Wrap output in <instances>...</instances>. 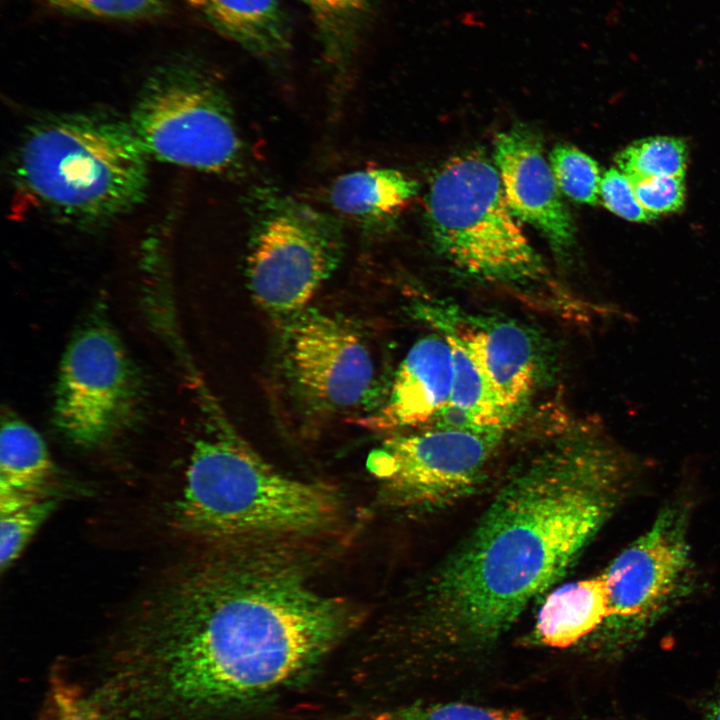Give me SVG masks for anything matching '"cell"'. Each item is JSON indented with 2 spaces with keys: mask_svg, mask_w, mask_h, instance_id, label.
<instances>
[{
  "mask_svg": "<svg viewBox=\"0 0 720 720\" xmlns=\"http://www.w3.org/2000/svg\"><path fill=\"white\" fill-rule=\"evenodd\" d=\"M277 543L208 547L137 612L96 682L107 720H218L303 679L355 623Z\"/></svg>",
  "mask_w": 720,
  "mask_h": 720,
  "instance_id": "obj_1",
  "label": "cell"
},
{
  "mask_svg": "<svg viewBox=\"0 0 720 720\" xmlns=\"http://www.w3.org/2000/svg\"><path fill=\"white\" fill-rule=\"evenodd\" d=\"M606 449L572 431L520 465L426 589L419 635L432 656L487 650L556 582L606 520Z\"/></svg>",
  "mask_w": 720,
  "mask_h": 720,
  "instance_id": "obj_2",
  "label": "cell"
},
{
  "mask_svg": "<svg viewBox=\"0 0 720 720\" xmlns=\"http://www.w3.org/2000/svg\"><path fill=\"white\" fill-rule=\"evenodd\" d=\"M341 512L334 491L279 472L224 432L194 443L174 522L182 535L218 547L319 535Z\"/></svg>",
  "mask_w": 720,
  "mask_h": 720,
  "instance_id": "obj_3",
  "label": "cell"
},
{
  "mask_svg": "<svg viewBox=\"0 0 720 720\" xmlns=\"http://www.w3.org/2000/svg\"><path fill=\"white\" fill-rule=\"evenodd\" d=\"M147 158L130 122L101 113L64 114L27 131L17 152L16 177L50 212L97 221L143 198Z\"/></svg>",
  "mask_w": 720,
  "mask_h": 720,
  "instance_id": "obj_4",
  "label": "cell"
},
{
  "mask_svg": "<svg viewBox=\"0 0 720 720\" xmlns=\"http://www.w3.org/2000/svg\"><path fill=\"white\" fill-rule=\"evenodd\" d=\"M426 218L436 248L461 272L529 287L547 270L504 196L494 163L480 151L455 155L435 172Z\"/></svg>",
  "mask_w": 720,
  "mask_h": 720,
  "instance_id": "obj_5",
  "label": "cell"
},
{
  "mask_svg": "<svg viewBox=\"0 0 720 720\" xmlns=\"http://www.w3.org/2000/svg\"><path fill=\"white\" fill-rule=\"evenodd\" d=\"M246 272L249 290L266 312L288 318L306 309L341 262V222L271 188L255 191Z\"/></svg>",
  "mask_w": 720,
  "mask_h": 720,
  "instance_id": "obj_6",
  "label": "cell"
},
{
  "mask_svg": "<svg viewBox=\"0 0 720 720\" xmlns=\"http://www.w3.org/2000/svg\"><path fill=\"white\" fill-rule=\"evenodd\" d=\"M130 124L148 155L205 172L238 168L243 144L232 107L202 66L180 60L158 68L136 101Z\"/></svg>",
  "mask_w": 720,
  "mask_h": 720,
  "instance_id": "obj_7",
  "label": "cell"
},
{
  "mask_svg": "<svg viewBox=\"0 0 720 720\" xmlns=\"http://www.w3.org/2000/svg\"><path fill=\"white\" fill-rule=\"evenodd\" d=\"M503 435L438 426L395 433L370 454L368 466L394 504L434 508L479 483Z\"/></svg>",
  "mask_w": 720,
  "mask_h": 720,
  "instance_id": "obj_8",
  "label": "cell"
},
{
  "mask_svg": "<svg viewBox=\"0 0 720 720\" xmlns=\"http://www.w3.org/2000/svg\"><path fill=\"white\" fill-rule=\"evenodd\" d=\"M133 370L117 335L94 325L68 345L55 394L59 429L74 443L92 446L115 432L134 400Z\"/></svg>",
  "mask_w": 720,
  "mask_h": 720,
  "instance_id": "obj_9",
  "label": "cell"
},
{
  "mask_svg": "<svg viewBox=\"0 0 720 720\" xmlns=\"http://www.w3.org/2000/svg\"><path fill=\"white\" fill-rule=\"evenodd\" d=\"M686 511L665 508L653 525L602 574L609 615V640H629L651 624L680 591L689 563Z\"/></svg>",
  "mask_w": 720,
  "mask_h": 720,
  "instance_id": "obj_10",
  "label": "cell"
},
{
  "mask_svg": "<svg viewBox=\"0 0 720 720\" xmlns=\"http://www.w3.org/2000/svg\"><path fill=\"white\" fill-rule=\"evenodd\" d=\"M284 352L292 383L320 408L351 411L375 395L376 366L368 345L332 315L306 308L290 318Z\"/></svg>",
  "mask_w": 720,
  "mask_h": 720,
  "instance_id": "obj_11",
  "label": "cell"
},
{
  "mask_svg": "<svg viewBox=\"0 0 720 720\" xmlns=\"http://www.w3.org/2000/svg\"><path fill=\"white\" fill-rule=\"evenodd\" d=\"M493 160L513 214L540 231L557 254L566 255L575 242V226L538 136L521 125L500 132Z\"/></svg>",
  "mask_w": 720,
  "mask_h": 720,
  "instance_id": "obj_12",
  "label": "cell"
},
{
  "mask_svg": "<svg viewBox=\"0 0 720 720\" xmlns=\"http://www.w3.org/2000/svg\"><path fill=\"white\" fill-rule=\"evenodd\" d=\"M428 320L454 332L484 374L501 407L515 421L536 381V354L528 332L508 320L449 316L425 310Z\"/></svg>",
  "mask_w": 720,
  "mask_h": 720,
  "instance_id": "obj_13",
  "label": "cell"
},
{
  "mask_svg": "<svg viewBox=\"0 0 720 720\" xmlns=\"http://www.w3.org/2000/svg\"><path fill=\"white\" fill-rule=\"evenodd\" d=\"M452 379V352L445 336L421 338L402 360L384 402L359 423L378 432L427 423L447 405Z\"/></svg>",
  "mask_w": 720,
  "mask_h": 720,
  "instance_id": "obj_14",
  "label": "cell"
},
{
  "mask_svg": "<svg viewBox=\"0 0 720 720\" xmlns=\"http://www.w3.org/2000/svg\"><path fill=\"white\" fill-rule=\"evenodd\" d=\"M215 31L253 55L277 60L290 49L280 0H182Z\"/></svg>",
  "mask_w": 720,
  "mask_h": 720,
  "instance_id": "obj_15",
  "label": "cell"
},
{
  "mask_svg": "<svg viewBox=\"0 0 720 720\" xmlns=\"http://www.w3.org/2000/svg\"><path fill=\"white\" fill-rule=\"evenodd\" d=\"M608 615L602 575L572 582L546 598L538 614L535 639L544 646L567 648L598 630Z\"/></svg>",
  "mask_w": 720,
  "mask_h": 720,
  "instance_id": "obj_16",
  "label": "cell"
},
{
  "mask_svg": "<svg viewBox=\"0 0 720 720\" xmlns=\"http://www.w3.org/2000/svg\"><path fill=\"white\" fill-rule=\"evenodd\" d=\"M53 473L46 444L24 421L7 417L0 436V512L47 496Z\"/></svg>",
  "mask_w": 720,
  "mask_h": 720,
  "instance_id": "obj_17",
  "label": "cell"
},
{
  "mask_svg": "<svg viewBox=\"0 0 720 720\" xmlns=\"http://www.w3.org/2000/svg\"><path fill=\"white\" fill-rule=\"evenodd\" d=\"M441 330L451 347L453 379L449 401L436 417L438 427L504 433L515 421L499 404L462 340L451 330Z\"/></svg>",
  "mask_w": 720,
  "mask_h": 720,
  "instance_id": "obj_18",
  "label": "cell"
},
{
  "mask_svg": "<svg viewBox=\"0 0 720 720\" xmlns=\"http://www.w3.org/2000/svg\"><path fill=\"white\" fill-rule=\"evenodd\" d=\"M417 191V182L399 170L366 168L337 177L329 202L338 214L373 226L396 215Z\"/></svg>",
  "mask_w": 720,
  "mask_h": 720,
  "instance_id": "obj_19",
  "label": "cell"
},
{
  "mask_svg": "<svg viewBox=\"0 0 720 720\" xmlns=\"http://www.w3.org/2000/svg\"><path fill=\"white\" fill-rule=\"evenodd\" d=\"M312 16L335 90L347 82L372 0H302Z\"/></svg>",
  "mask_w": 720,
  "mask_h": 720,
  "instance_id": "obj_20",
  "label": "cell"
},
{
  "mask_svg": "<svg viewBox=\"0 0 720 720\" xmlns=\"http://www.w3.org/2000/svg\"><path fill=\"white\" fill-rule=\"evenodd\" d=\"M615 162L628 177H684L688 162L687 144L676 137H648L620 151Z\"/></svg>",
  "mask_w": 720,
  "mask_h": 720,
  "instance_id": "obj_21",
  "label": "cell"
},
{
  "mask_svg": "<svg viewBox=\"0 0 720 720\" xmlns=\"http://www.w3.org/2000/svg\"><path fill=\"white\" fill-rule=\"evenodd\" d=\"M555 181L566 196L588 205L600 200L601 172L589 155L570 145H557L549 155Z\"/></svg>",
  "mask_w": 720,
  "mask_h": 720,
  "instance_id": "obj_22",
  "label": "cell"
},
{
  "mask_svg": "<svg viewBox=\"0 0 720 720\" xmlns=\"http://www.w3.org/2000/svg\"><path fill=\"white\" fill-rule=\"evenodd\" d=\"M54 507L55 501L47 495L0 512V565L2 570L9 567L19 557Z\"/></svg>",
  "mask_w": 720,
  "mask_h": 720,
  "instance_id": "obj_23",
  "label": "cell"
},
{
  "mask_svg": "<svg viewBox=\"0 0 720 720\" xmlns=\"http://www.w3.org/2000/svg\"><path fill=\"white\" fill-rule=\"evenodd\" d=\"M370 720H529L516 710L468 703H415L382 712Z\"/></svg>",
  "mask_w": 720,
  "mask_h": 720,
  "instance_id": "obj_24",
  "label": "cell"
},
{
  "mask_svg": "<svg viewBox=\"0 0 720 720\" xmlns=\"http://www.w3.org/2000/svg\"><path fill=\"white\" fill-rule=\"evenodd\" d=\"M56 10L110 20H140L167 12V0H40Z\"/></svg>",
  "mask_w": 720,
  "mask_h": 720,
  "instance_id": "obj_25",
  "label": "cell"
},
{
  "mask_svg": "<svg viewBox=\"0 0 720 720\" xmlns=\"http://www.w3.org/2000/svg\"><path fill=\"white\" fill-rule=\"evenodd\" d=\"M641 206L655 218L680 210L685 201L683 176L628 177Z\"/></svg>",
  "mask_w": 720,
  "mask_h": 720,
  "instance_id": "obj_26",
  "label": "cell"
},
{
  "mask_svg": "<svg viewBox=\"0 0 720 720\" xmlns=\"http://www.w3.org/2000/svg\"><path fill=\"white\" fill-rule=\"evenodd\" d=\"M600 200L615 215L632 222H649L655 217L638 201L628 176L621 170H607L600 183Z\"/></svg>",
  "mask_w": 720,
  "mask_h": 720,
  "instance_id": "obj_27",
  "label": "cell"
},
{
  "mask_svg": "<svg viewBox=\"0 0 720 720\" xmlns=\"http://www.w3.org/2000/svg\"><path fill=\"white\" fill-rule=\"evenodd\" d=\"M50 720H93L83 708L78 697L69 691L58 692L52 699Z\"/></svg>",
  "mask_w": 720,
  "mask_h": 720,
  "instance_id": "obj_28",
  "label": "cell"
},
{
  "mask_svg": "<svg viewBox=\"0 0 720 720\" xmlns=\"http://www.w3.org/2000/svg\"><path fill=\"white\" fill-rule=\"evenodd\" d=\"M705 720H720V696L708 709Z\"/></svg>",
  "mask_w": 720,
  "mask_h": 720,
  "instance_id": "obj_29",
  "label": "cell"
}]
</instances>
